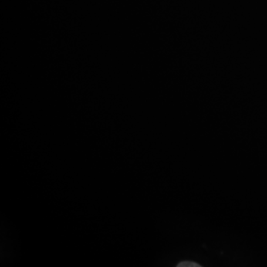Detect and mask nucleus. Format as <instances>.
I'll return each instance as SVG.
<instances>
[{"label":"nucleus","instance_id":"1","mask_svg":"<svg viewBox=\"0 0 267 267\" xmlns=\"http://www.w3.org/2000/svg\"><path fill=\"white\" fill-rule=\"evenodd\" d=\"M177 267H200L198 264H195L194 262H190V261H184V262L180 263Z\"/></svg>","mask_w":267,"mask_h":267}]
</instances>
